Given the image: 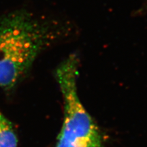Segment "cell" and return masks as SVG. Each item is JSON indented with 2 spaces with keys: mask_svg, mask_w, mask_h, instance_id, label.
<instances>
[{
  "mask_svg": "<svg viewBox=\"0 0 147 147\" xmlns=\"http://www.w3.org/2000/svg\"><path fill=\"white\" fill-rule=\"evenodd\" d=\"M78 56L73 53L55 69V79L61 92L64 106L63 121L56 147H102L100 129L78 96Z\"/></svg>",
  "mask_w": 147,
  "mask_h": 147,
  "instance_id": "7a4b0ae2",
  "label": "cell"
},
{
  "mask_svg": "<svg viewBox=\"0 0 147 147\" xmlns=\"http://www.w3.org/2000/svg\"><path fill=\"white\" fill-rule=\"evenodd\" d=\"M71 23L18 10L0 18V87L16 85L45 50L69 38Z\"/></svg>",
  "mask_w": 147,
  "mask_h": 147,
  "instance_id": "6da1fadb",
  "label": "cell"
},
{
  "mask_svg": "<svg viewBox=\"0 0 147 147\" xmlns=\"http://www.w3.org/2000/svg\"><path fill=\"white\" fill-rule=\"evenodd\" d=\"M18 138L10 121L0 111V147H17Z\"/></svg>",
  "mask_w": 147,
  "mask_h": 147,
  "instance_id": "3957f363",
  "label": "cell"
},
{
  "mask_svg": "<svg viewBox=\"0 0 147 147\" xmlns=\"http://www.w3.org/2000/svg\"><path fill=\"white\" fill-rule=\"evenodd\" d=\"M146 5H147V4H146ZM146 6H147V5H146Z\"/></svg>",
  "mask_w": 147,
  "mask_h": 147,
  "instance_id": "277c9868",
  "label": "cell"
}]
</instances>
